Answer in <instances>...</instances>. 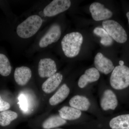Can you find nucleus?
<instances>
[{"label":"nucleus","instance_id":"obj_1","mask_svg":"<svg viewBox=\"0 0 129 129\" xmlns=\"http://www.w3.org/2000/svg\"><path fill=\"white\" fill-rule=\"evenodd\" d=\"M83 40V36L79 32H71L65 35L61 42L62 48L65 56L74 58L78 56Z\"/></svg>","mask_w":129,"mask_h":129},{"label":"nucleus","instance_id":"obj_2","mask_svg":"<svg viewBox=\"0 0 129 129\" xmlns=\"http://www.w3.org/2000/svg\"><path fill=\"white\" fill-rule=\"evenodd\" d=\"M42 23V19L38 15L29 16L18 25L16 29L17 34L22 39H28L37 33Z\"/></svg>","mask_w":129,"mask_h":129},{"label":"nucleus","instance_id":"obj_3","mask_svg":"<svg viewBox=\"0 0 129 129\" xmlns=\"http://www.w3.org/2000/svg\"><path fill=\"white\" fill-rule=\"evenodd\" d=\"M110 83L114 89H124L129 86V68L125 65L114 68L110 78Z\"/></svg>","mask_w":129,"mask_h":129},{"label":"nucleus","instance_id":"obj_4","mask_svg":"<svg viewBox=\"0 0 129 129\" xmlns=\"http://www.w3.org/2000/svg\"><path fill=\"white\" fill-rule=\"evenodd\" d=\"M103 27L112 38L118 43L123 44L127 40L126 31L118 23L113 20L103 21Z\"/></svg>","mask_w":129,"mask_h":129},{"label":"nucleus","instance_id":"obj_5","mask_svg":"<svg viewBox=\"0 0 129 129\" xmlns=\"http://www.w3.org/2000/svg\"><path fill=\"white\" fill-rule=\"evenodd\" d=\"M71 5L69 0H54L44 8L43 13L46 17H53L67 11Z\"/></svg>","mask_w":129,"mask_h":129},{"label":"nucleus","instance_id":"obj_6","mask_svg":"<svg viewBox=\"0 0 129 129\" xmlns=\"http://www.w3.org/2000/svg\"><path fill=\"white\" fill-rule=\"evenodd\" d=\"M61 29L59 24H54L51 26L48 31L39 42V46L41 48L47 47L57 42L61 37Z\"/></svg>","mask_w":129,"mask_h":129},{"label":"nucleus","instance_id":"obj_7","mask_svg":"<svg viewBox=\"0 0 129 129\" xmlns=\"http://www.w3.org/2000/svg\"><path fill=\"white\" fill-rule=\"evenodd\" d=\"M55 62L51 58H45L41 59L38 64V74L41 78H49L56 73Z\"/></svg>","mask_w":129,"mask_h":129},{"label":"nucleus","instance_id":"obj_8","mask_svg":"<svg viewBox=\"0 0 129 129\" xmlns=\"http://www.w3.org/2000/svg\"><path fill=\"white\" fill-rule=\"evenodd\" d=\"M89 11L92 18L96 21L106 20L111 18L113 15L112 12L98 2H94L91 4Z\"/></svg>","mask_w":129,"mask_h":129},{"label":"nucleus","instance_id":"obj_9","mask_svg":"<svg viewBox=\"0 0 129 129\" xmlns=\"http://www.w3.org/2000/svg\"><path fill=\"white\" fill-rule=\"evenodd\" d=\"M100 103L101 108L104 111L114 110L118 106L117 98L112 90L108 89L103 92Z\"/></svg>","mask_w":129,"mask_h":129},{"label":"nucleus","instance_id":"obj_10","mask_svg":"<svg viewBox=\"0 0 129 129\" xmlns=\"http://www.w3.org/2000/svg\"><path fill=\"white\" fill-rule=\"evenodd\" d=\"M94 63L95 68L104 74L110 73L115 68L111 60L100 52L97 53L95 57Z\"/></svg>","mask_w":129,"mask_h":129},{"label":"nucleus","instance_id":"obj_11","mask_svg":"<svg viewBox=\"0 0 129 129\" xmlns=\"http://www.w3.org/2000/svg\"><path fill=\"white\" fill-rule=\"evenodd\" d=\"M100 77L99 72L95 68H91L85 70L84 74L80 77L78 81V85L80 88H85L90 83L97 81Z\"/></svg>","mask_w":129,"mask_h":129},{"label":"nucleus","instance_id":"obj_12","mask_svg":"<svg viewBox=\"0 0 129 129\" xmlns=\"http://www.w3.org/2000/svg\"><path fill=\"white\" fill-rule=\"evenodd\" d=\"M32 72L28 67H18L15 69L14 73V78L16 83L18 85L23 86L27 84L31 79Z\"/></svg>","mask_w":129,"mask_h":129},{"label":"nucleus","instance_id":"obj_13","mask_svg":"<svg viewBox=\"0 0 129 129\" xmlns=\"http://www.w3.org/2000/svg\"><path fill=\"white\" fill-rule=\"evenodd\" d=\"M63 79V75L60 73H56L48 78L42 85V90L46 94L54 91L58 87Z\"/></svg>","mask_w":129,"mask_h":129},{"label":"nucleus","instance_id":"obj_14","mask_svg":"<svg viewBox=\"0 0 129 129\" xmlns=\"http://www.w3.org/2000/svg\"><path fill=\"white\" fill-rule=\"evenodd\" d=\"M69 104L72 107L81 111H86L89 109L91 103L86 97L81 95L74 96L70 99Z\"/></svg>","mask_w":129,"mask_h":129},{"label":"nucleus","instance_id":"obj_15","mask_svg":"<svg viewBox=\"0 0 129 129\" xmlns=\"http://www.w3.org/2000/svg\"><path fill=\"white\" fill-rule=\"evenodd\" d=\"M70 92V89L69 87L66 84H63L51 97L49 100V103L52 106L60 104L68 97Z\"/></svg>","mask_w":129,"mask_h":129},{"label":"nucleus","instance_id":"obj_16","mask_svg":"<svg viewBox=\"0 0 129 129\" xmlns=\"http://www.w3.org/2000/svg\"><path fill=\"white\" fill-rule=\"evenodd\" d=\"M59 115L64 120H73L79 118L81 111L69 106H64L58 111Z\"/></svg>","mask_w":129,"mask_h":129},{"label":"nucleus","instance_id":"obj_17","mask_svg":"<svg viewBox=\"0 0 129 129\" xmlns=\"http://www.w3.org/2000/svg\"><path fill=\"white\" fill-rule=\"evenodd\" d=\"M109 124L112 129H129V114L114 117L110 120Z\"/></svg>","mask_w":129,"mask_h":129},{"label":"nucleus","instance_id":"obj_18","mask_svg":"<svg viewBox=\"0 0 129 129\" xmlns=\"http://www.w3.org/2000/svg\"><path fill=\"white\" fill-rule=\"evenodd\" d=\"M67 121L62 118L60 115L51 116L45 120L42 124L44 129H50L60 127L65 124Z\"/></svg>","mask_w":129,"mask_h":129},{"label":"nucleus","instance_id":"obj_19","mask_svg":"<svg viewBox=\"0 0 129 129\" xmlns=\"http://www.w3.org/2000/svg\"><path fill=\"white\" fill-rule=\"evenodd\" d=\"M17 113L12 111H6L0 113V125L6 127L18 117Z\"/></svg>","mask_w":129,"mask_h":129},{"label":"nucleus","instance_id":"obj_20","mask_svg":"<svg viewBox=\"0 0 129 129\" xmlns=\"http://www.w3.org/2000/svg\"><path fill=\"white\" fill-rule=\"evenodd\" d=\"M94 34L101 37L100 42L104 46H109L112 45L113 40L103 28L96 27L93 30Z\"/></svg>","mask_w":129,"mask_h":129},{"label":"nucleus","instance_id":"obj_21","mask_svg":"<svg viewBox=\"0 0 129 129\" xmlns=\"http://www.w3.org/2000/svg\"><path fill=\"white\" fill-rule=\"evenodd\" d=\"M12 71V67L9 59L4 54L0 53V74L3 76H9Z\"/></svg>","mask_w":129,"mask_h":129},{"label":"nucleus","instance_id":"obj_22","mask_svg":"<svg viewBox=\"0 0 129 129\" xmlns=\"http://www.w3.org/2000/svg\"><path fill=\"white\" fill-rule=\"evenodd\" d=\"M10 107L11 106L9 103L4 101L0 95V112L7 111Z\"/></svg>","mask_w":129,"mask_h":129},{"label":"nucleus","instance_id":"obj_23","mask_svg":"<svg viewBox=\"0 0 129 129\" xmlns=\"http://www.w3.org/2000/svg\"><path fill=\"white\" fill-rule=\"evenodd\" d=\"M19 103L21 108H22L24 111L26 110V108H27V102H26V100L25 99L24 97H20V99H19Z\"/></svg>","mask_w":129,"mask_h":129},{"label":"nucleus","instance_id":"obj_24","mask_svg":"<svg viewBox=\"0 0 129 129\" xmlns=\"http://www.w3.org/2000/svg\"><path fill=\"white\" fill-rule=\"evenodd\" d=\"M119 63L120 65H123L124 64V62L123 61H122V60H120V61H119Z\"/></svg>","mask_w":129,"mask_h":129},{"label":"nucleus","instance_id":"obj_25","mask_svg":"<svg viewBox=\"0 0 129 129\" xmlns=\"http://www.w3.org/2000/svg\"><path fill=\"white\" fill-rule=\"evenodd\" d=\"M126 16H127V18H128L129 24V12L127 13V14H126Z\"/></svg>","mask_w":129,"mask_h":129},{"label":"nucleus","instance_id":"obj_26","mask_svg":"<svg viewBox=\"0 0 129 129\" xmlns=\"http://www.w3.org/2000/svg\"></svg>","mask_w":129,"mask_h":129}]
</instances>
